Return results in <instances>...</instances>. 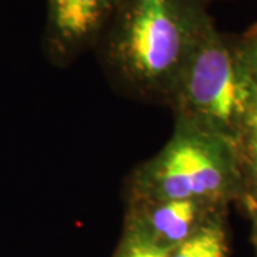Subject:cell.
I'll use <instances>...</instances> for the list:
<instances>
[{
    "label": "cell",
    "mask_w": 257,
    "mask_h": 257,
    "mask_svg": "<svg viewBox=\"0 0 257 257\" xmlns=\"http://www.w3.org/2000/svg\"><path fill=\"white\" fill-rule=\"evenodd\" d=\"M140 237V236H139ZM143 239V237H142ZM146 241V248H145V257H169V253L172 248L162 247V246H157L155 243L149 241V240L145 239Z\"/></svg>",
    "instance_id": "9c48e42d"
},
{
    "label": "cell",
    "mask_w": 257,
    "mask_h": 257,
    "mask_svg": "<svg viewBox=\"0 0 257 257\" xmlns=\"http://www.w3.org/2000/svg\"><path fill=\"white\" fill-rule=\"evenodd\" d=\"M254 72L243 35L204 29L169 96L176 124L227 143L239 155L253 101Z\"/></svg>",
    "instance_id": "7a4b0ae2"
},
{
    "label": "cell",
    "mask_w": 257,
    "mask_h": 257,
    "mask_svg": "<svg viewBox=\"0 0 257 257\" xmlns=\"http://www.w3.org/2000/svg\"><path fill=\"white\" fill-rule=\"evenodd\" d=\"M127 231L162 247L173 248L227 206L204 200H127Z\"/></svg>",
    "instance_id": "5b68a950"
},
{
    "label": "cell",
    "mask_w": 257,
    "mask_h": 257,
    "mask_svg": "<svg viewBox=\"0 0 257 257\" xmlns=\"http://www.w3.org/2000/svg\"><path fill=\"white\" fill-rule=\"evenodd\" d=\"M241 35L246 40V45L251 56L253 72H254L253 101H251L244 138L240 147V163L243 167V175L246 182V194L241 200V204H244L257 196V23L250 26Z\"/></svg>",
    "instance_id": "8992f818"
},
{
    "label": "cell",
    "mask_w": 257,
    "mask_h": 257,
    "mask_svg": "<svg viewBox=\"0 0 257 257\" xmlns=\"http://www.w3.org/2000/svg\"><path fill=\"white\" fill-rule=\"evenodd\" d=\"M211 22L207 0H120L94 50L121 90L166 104Z\"/></svg>",
    "instance_id": "6da1fadb"
},
{
    "label": "cell",
    "mask_w": 257,
    "mask_h": 257,
    "mask_svg": "<svg viewBox=\"0 0 257 257\" xmlns=\"http://www.w3.org/2000/svg\"><path fill=\"white\" fill-rule=\"evenodd\" d=\"M127 200H243L246 182L237 152L200 130L176 124L163 149L130 173Z\"/></svg>",
    "instance_id": "3957f363"
},
{
    "label": "cell",
    "mask_w": 257,
    "mask_h": 257,
    "mask_svg": "<svg viewBox=\"0 0 257 257\" xmlns=\"http://www.w3.org/2000/svg\"><path fill=\"white\" fill-rule=\"evenodd\" d=\"M169 257H229V237L224 216L217 217L179 243Z\"/></svg>",
    "instance_id": "52a82bcc"
},
{
    "label": "cell",
    "mask_w": 257,
    "mask_h": 257,
    "mask_svg": "<svg viewBox=\"0 0 257 257\" xmlns=\"http://www.w3.org/2000/svg\"><path fill=\"white\" fill-rule=\"evenodd\" d=\"M145 248H146L145 239L127 231L116 257H145Z\"/></svg>",
    "instance_id": "ba28073f"
},
{
    "label": "cell",
    "mask_w": 257,
    "mask_h": 257,
    "mask_svg": "<svg viewBox=\"0 0 257 257\" xmlns=\"http://www.w3.org/2000/svg\"><path fill=\"white\" fill-rule=\"evenodd\" d=\"M244 207L247 209L250 216H257V196L254 199H251V200L244 203Z\"/></svg>",
    "instance_id": "30bf717a"
},
{
    "label": "cell",
    "mask_w": 257,
    "mask_h": 257,
    "mask_svg": "<svg viewBox=\"0 0 257 257\" xmlns=\"http://www.w3.org/2000/svg\"><path fill=\"white\" fill-rule=\"evenodd\" d=\"M253 220V243H254V250H256L257 257V216H250Z\"/></svg>",
    "instance_id": "8fae6325"
},
{
    "label": "cell",
    "mask_w": 257,
    "mask_h": 257,
    "mask_svg": "<svg viewBox=\"0 0 257 257\" xmlns=\"http://www.w3.org/2000/svg\"><path fill=\"white\" fill-rule=\"evenodd\" d=\"M120 0H46L43 50L57 67H67L94 50Z\"/></svg>",
    "instance_id": "277c9868"
}]
</instances>
